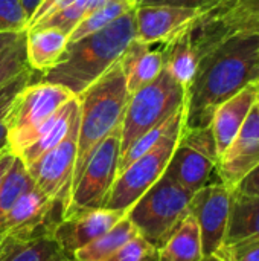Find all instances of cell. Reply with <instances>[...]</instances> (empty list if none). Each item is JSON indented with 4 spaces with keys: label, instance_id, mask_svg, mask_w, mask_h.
I'll use <instances>...</instances> for the list:
<instances>
[{
    "label": "cell",
    "instance_id": "cell-1",
    "mask_svg": "<svg viewBox=\"0 0 259 261\" xmlns=\"http://www.w3.org/2000/svg\"><path fill=\"white\" fill-rule=\"evenodd\" d=\"M259 76V26L220 35L200 55L186 89L185 128L208 127L220 104L253 84Z\"/></svg>",
    "mask_w": 259,
    "mask_h": 261
},
{
    "label": "cell",
    "instance_id": "cell-2",
    "mask_svg": "<svg viewBox=\"0 0 259 261\" xmlns=\"http://www.w3.org/2000/svg\"><path fill=\"white\" fill-rule=\"evenodd\" d=\"M134 11L98 32L70 41L60 61L38 81L63 86L73 96H79L121 60L136 38Z\"/></svg>",
    "mask_w": 259,
    "mask_h": 261
},
{
    "label": "cell",
    "instance_id": "cell-3",
    "mask_svg": "<svg viewBox=\"0 0 259 261\" xmlns=\"http://www.w3.org/2000/svg\"><path fill=\"white\" fill-rule=\"evenodd\" d=\"M130 96L127 78L119 61L76 96L79 101V125L72 190L93 150L113 128L122 124Z\"/></svg>",
    "mask_w": 259,
    "mask_h": 261
},
{
    "label": "cell",
    "instance_id": "cell-4",
    "mask_svg": "<svg viewBox=\"0 0 259 261\" xmlns=\"http://www.w3.org/2000/svg\"><path fill=\"white\" fill-rule=\"evenodd\" d=\"M185 121V106L177 110L171 127L163 138L145 154L122 170L111 187L104 208L127 216L130 208L163 176L179 142Z\"/></svg>",
    "mask_w": 259,
    "mask_h": 261
},
{
    "label": "cell",
    "instance_id": "cell-5",
    "mask_svg": "<svg viewBox=\"0 0 259 261\" xmlns=\"http://www.w3.org/2000/svg\"><path fill=\"white\" fill-rule=\"evenodd\" d=\"M194 193L163 176L130 208L127 217L139 236L157 249L166 242L176 226L189 213Z\"/></svg>",
    "mask_w": 259,
    "mask_h": 261
},
{
    "label": "cell",
    "instance_id": "cell-6",
    "mask_svg": "<svg viewBox=\"0 0 259 261\" xmlns=\"http://www.w3.org/2000/svg\"><path fill=\"white\" fill-rule=\"evenodd\" d=\"M185 98L186 89L180 86L165 67L154 81L131 93L122 119L121 154L148 130L169 119L183 107Z\"/></svg>",
    "mask_w": 259,
    "mask_h": 261
},
{
    "label": "cell",
    "instance_id": "cell-7",
    "mask_svg": "<svg viewBox=\"0 0 259 261\" xmlns=\"http://www.w3.org/2000/svg\"><path fill=\"white\" fill-rule=\"evenodd\" d=\"M72 98L75 96L63 86L29 81L14 96L8 112L9 151L17 156L29 144L34 132Z\"/></svg>",
    "mask_w": 259,
    "mask_h": 261
},
{
    "label": "cell",
    "instance_id": "cell-8",
    "mask_svg": "<svg viewBox=\"0 0 259 261\" xmlns=\"http://www.w3.org/2000/svg\"><path fill=\"white\" fill-rule=\"evenodd\" d=\"M121 130L122 124L113 128L90 154L78 182L72 190L70 206L64 216L76 210L104 208L118 176Z\"/></svg>",
    "mask_w": 259,
    "mask_h": 261
},
{
    "label": "cell",
    "instance_id": "cell-9",
    "mask_svg": "<svg viewBox=\"0 0 259 261\" xmlns=\"http://www.w3.org/2000/svg\"><path fill=\"white\" fill-rule=\"evenodd\" d=\"M217 162L218 153L211 125L183 127L165 174L183 188L197 193L209 182Z\"/></svg>",
    "mask_w": 259,
    "mask_h": 261
},
{
    "label": "cell",
    "instance_id": "cell-10",
    "mask_svg": "<svg viewBox=\"0 0 259 261\" xmlns=\"http://www.w3.org/2000/svg\"><path fill=\"white\" fill-rule=\"evenodd\" d=\"M78 125L79 115L61 142L26 167L34 184L61 208L63 217L72 200L73 170L78 151Z\"/></svg>",
    "mask_w": 259,
    "mask_h": 261
},
{
    "label": "cell",
    "instance_id": "cell-11",
    "mask_svg": "<svg viewBox=\"0 0 259 261\" xmlns=\"http://www.w3.org/2000/svg\"><path fill=\"white\" fill-rule=\"evenodd\" d=\"M252 26H259V0H224L203 11L189 26V34L200 58L202 52L220 35Z\"/></svg>",
    "mask_w": 259,
    "mask_h": 261
},
{
    "label": "cell",
    "instance_id": "cell-12",
    "mask_svg": "<svg viewBox=\"0 0 259 261\" xmlns=\"http://www.w3.org/2000/svg\"><path fill=\"white\" fill-rule=\"evenodd\" d=\"M231 205L232 191L221 182L206 184L194 193L189 203V213L198 223L205 255H211L223 246Z\"/></svg>",
    "mask_w": 259,
    "mask_h": 261
},
{
    "label": "cell",
    "instance_id": "cell-13",
    "mask_svg": "<svg viewBox=\"0 0 259 261\" xmlns=\"http://www.w3.org/2000/svg\"><path fill=\"white\" fill-rule=\"evenodd\" d=\"M259 165V109L250 110L241 130L218 158L215 171L220 182L231 191H235L240 182Z\"/></svg>",
    "mask_w": 259,
    "mask_h": 261
},
{
    "label": "cell",
    "instance_id": "cell-14",
    "mask_svg": "<svg viewBox=\"0 0 259 261\" xmlns=\"http://www.w3.org/2000/svg\"><path fill=\"white\" fill-rule=\"evenodd\" d=\"M125 214L108 208L76 210L64 216L52 229V237L60 245L61 251L72 258V255L111 229Z\"/></svg>",
    "mask_w": 259,
    "mask_h": 261
},
{
    "label": "cell",
    "instance_id": "cell-15",
    "mask_svg": "<svg viewBox=\"0 0 259 261\" xmlns=\"http://www.w3.org/2000/svg\"><path fill=\"white\" fill-rule=\"evenodd\" d=\"M202 9L168 6V5H145L136 6V40L145 44L168 43L188 29Z\"/></svg>",
    "mask_w": 259,
    "mask_h": 261
},
{
    "label": "cell",
    "instance_id": "cell-16",
    "mask_svg": "<svg viewBox=\"0 0 259 261\" xmlns=\"http://www.w3.org/2000/svg\"><path fill=\"white\" fill-rule=\"evenodd\" d=\"M258 90L253 83L217 107L211 122V128L215 138L218 158L232 144L244 121L247 119L250 110L258 104Z\"/></svg>",
    "mask_w": 259,
    "mask_h": 261
},
{
    "label": "cell",
    "instance_id": "cell-17",
    "mask_svg": "<svg viewBox=\"0 0 259 261\" xmlns=\"http://www.w3.org/2000/svg\"><path fill=\"white\" fill-rule=\"evenodd\" d=\"M79 115V101L78 98L69 99L60 110H56L49 119H46L32 135L29 144L17 154L23 164L27 167L34 164L38 158L53 148L61 142L69 133L73 121Z\"/></svg>",
    "mask_w": 259,
    "mask_h": 261
},
{
    "label": "cell",
    "instance_id": "cell-18",
    "mask_svg": "<svg viewBox=\"0 0 259 261\" xmlns=\"http://www.w3.org/2000/svg\"><path fill=\"white\" fill-rule=\"evenodd\" d=\"M127 78V89L130 93L142 89L154 81L165 67L163 50H151L150 44L133 40L119 60Z\"/></svg>",
    "mask_w": 259,
    "mask_h": 261
},
{
    "label": "cell",
    "instance_id": "cell-19",
    "mask_svg": "<svg viewBox=\"0 0 259 261\" xmlns=\"http://www.w3.org/2000/svg\"><path fill=\"white\" fill-rule=\"evenodd\" d=\"M259 242V196L232 191V205L223 246Z\"/></svg>",
    "mask_w": 259,
    "mask_h": 261
},
{
    "label": "cell",
    "instance_id": "cell-20",
    "mask_svg": "<svg viewBox=\"0 0 259 261\" xmlns=\"http://www.w3.org/2000/svg\"><path fill=\"white\" fill-rule=\"evenodd\" d=\"M69 44V34L56 28L26 31V61L31 70L52 69Z\"/></svg>",
    "mask_w": 259,
    "mask_h": 261
},
{
    "label": "cell",
    "instance_id": "cell-21",
    "mask_svg": "<svg viewBox=\"0 0 259 261\" xmlns=\"http://www.w3.org/2000/svg\"><path fill=\"white\" fill-rule=\"evenodd\" d=\"M67 258L52 236L29 239L3 234L0 243V261H63Z\"/></svg>",
    "mask_w": 259,
    "mask_h": 261
},
{
    "label": "cell",
    "instance_id": "cell-22",
    "mask_svg": "<svg viewBox=\"0 0 259 261\" xmlns=\"http://www.w3.org/2000/svg\"><path fill=\"white\" fill-rule=\"evenodd\" d=\"M202 234L195 217L188 213L159 248V261H202Z\"/></svg>",
    "mask_w": 259,
    "mask_h": 261
},
{
    "label": "cell",
    "instance_id": "cell-23",
    "mask_svg": "<svg viewBox=\"0 0 259 261\" xmlns=\"http://www.w3.org/2000/svg\"><path fill=\"white\" fill-rule=\"evenodd\" d=\"M163 60L165 70L185 89L192 83L197 67H198V54L191 40L189 28L179 34L176 38L165 44Z\"/></svg>",
    "mask_w": 259,
    "mask_h": 261
},
{
    "label": "cell",
    "instance_id": "cell-24",
    "mask_svg": "<svg viewBox=\"0 0 259 261\" xmlns=\"http://www.w3.org/2000/svg\"><path fill=\"white\" fill-rule=\"evenodd\" d=\"M136 226L130 222V219L125 216L121 219L111 229L81 248L72 255L73 261H102L113 255L119 248H122L125 243H128L131 239L137 236Z\"/></svg>",
    "mask_w": 259,
    "mask_h": 261
},
{
    "label": "cell",
    "instance_id": "cell-25",
    "mask_svg": "<svg viewBox=\"0 0 259 261\" xmlns=\"http://www.w3.org/2000/svg\"><path fill=\"white\" fill-rule=\"evenodd\" d=\"M136 6H137L136 0H111V2H108L107 5L95 9L89 15H85L75 26V29L69 34V43L110 26L111 23H114L118 18H121L127 12L134 11Z\"/></svg>",
    "mask_w": 259,
    "mask_h": 261
},
{
    "label": "cell",
    "instance_id": "cell-26",
    "mask_svg": "<svg viewBox=\"0 0 259 261\" xmlns=\"http://www.w3.org/2000/svg\"><path fill=\"white\" fill-rule=\"evenodd\" d=\"M111 0H75L73 3H70L69 6H66L64 9L41 18L40 21H37L31 29H43V28H56L64 31L66 34H70L75 26L90 12H93L95 9L107 5Z\"/></svg>",
    "mask_w": 259,
    "mask_h": 261
},
{
    "label": "cell",
    "instance_id": "cell-27",
    "mask_svg": "<svg viewBox=\"0 0 259 261\" xmlns=\"http://www.w3.org/2000/svg\"><path fill=\"white\" fill-rule=\"evenodd\" d=\"M34 185V180L23 164V161L15 156L12 165L9 167L8 173L5 174V179L0 185V220L6 216V213L12 208V205L17 202V199L31 187Z\"/></svg>",
    "mask_w": 259,
    "mask_h": 261
},
{
    "label": "cell",
    "instance_id": "cell-28",
    "mask_svg": "<svg viewBox=\"0 0 259 261\" xmlns=\"http://www.w3.org/2000/svg\"><path fill=\"white\" fill-rule=\"evenodd\" d=\"M26 61V34L8 50L0 55V87L27 69Z\"/></svg>",
    "mask_w": 259,
    "mask_h": 261
},
{
    "label": "cell",
    "instance_id": "cell-29",
    "mask_svg": "<svg viewBox=\"0 0 259 261\" xmlns=\"http://www.w3.org/2000/svg\"><path fill=\"white\" fill-rule=\"evenodd\" d=\"M102 261H159V249L137 234L113 255Z\"/></svg>",
    "mask_w": 259,
    "mask_h": 261
},
{
    "label": "cell",
    "instance_id": "cell-30",
    "mask_svg": "<svg viewBox=\"0 0 259 261\" xmlns=\"http://www.w3.org/2000/svg\"><path fill=\"white\" fill-rule=\"evenodd\" d=\"M27 28V15L21 0H0V34L24 32Z\"/></svg>",
    "mask_w": 259,
    "mask_h": 261
},
{
    "label": "cell",
    "instance_id": "cell-31",
    "mask_svg": "<svg viewBox=\"0 0 259 261\" xmlns=\"http://www.w3.org/2000/svg\"><path fill=\"white\" fill-rule=\"evenodd\" d=\"M32 70L27 69L23 76L20 78V81L8 92L5 93L2 98H0V151L5 150L8 147V127H6V118H8V112H9V107H11V102L14 99V96L31 81V73Z\"/></svg>",
    "mask_w": 259,
    "mask_h": 261
},
{
    "label": "cell",
    "instance_id": "cell-32",
    "mask_svg": "<svg viewBox=\"0 0 259 261\" xmlns=\"http://www.w3.org/2000/svg\"><path fill=\"white\" fill-rule=\"evenodd\" d=\"M137 6L145 5H168V6H182V8H195L202 11H208L215 8L224 0H136Z\"/></svg>",
    "mask_w": 259,
    "mask_h": 261
},
{
    "label": "cell",
    "instance_id": "cell-33",
    "mask_svg": "<svg viewBox=\"0 0 259 261\" xmlns=\"http://www.w3.org/2000/svg\"><path fill=\"white\" fill-rule=\"evenodd\" d=\"M73 2H75V0H43V2L38 5V8L35 9L34 15L31 17L26 31H27L29 28H32V26H34L37 21H40L41 18L49 17V15H52V14H55V12L64 9L66 6H69V5L73 3Z\"/></svg>",
    "mask_w": 259,
    "mask_h": 261
},
{
    "label": "cell",
    "instance_id": "cell-34",
    "mask_svg": "<svg viewBox=\"0 0 259 261\" xmlns=\"http://www.w3.org/2000/svg\"><path fill=\"white\" fill-rule=\"evenodd\" d=\"M226 248L231 249L234 261H259V242H249Z\"/></svg>",
    "mask_w": 259,
    "mask_h": 261
},
{
    "label": "cell",
    "instance_id": "cell-35",
    "mask_svg": "<svg viewBox=\"0 0 259 261\" xmlns=\"http://www.w3.org/2000/svg\"><path fill=\"white\" fill-rule=\"evenodd\" d=\"M237 191L250 194V196H259V165L240 182V185L237 187Z\"/></svg>",
    "mask_w": 259,
    "mask_h": 261
},
{
    "label": "cell",
    "instance_id": "cell-36",
    "mask_svg": "<svg viewBox=\"0 0 259 261\" xmlns=\"http://www.w3.org/2000/svg\"><path fill=\"white\" fill-rule=\"evenodd\" d=\"M24 34L26 31L24 32H2L0 34V55L5 50H8L11 46H14Z\"/></svg>",
    "mask_w": 259,
    "mask_h": 261
},
{
    "label": "cell",
    "instance_id": "cell-37",
    "mask_svg": "<svg viewBox=\"0 0 259 261\" xmlns=\"http://www.w3.org/2000/svg\"><path fill=\"white\" fill-rule=\"evenodd\" d=\"M14 159H15V154L11 153L8 147L0 151V185H2V182L5 179V174L8 173L9 167L12 165Z\"/></svg>",
    "mask_w": 259,
    "mask_h": 261
},
{
    "label": "cell",
    "instance_id": "cell-38",
    "mask_svg": "<svg viewBox=\"0 0 259 261\" xmlns=\"http://www.w3.org/2000/svg\"><path fill=\"white\" fill-rule=\"evenodd\" d=\"M202 261H234V257H232V252L229 248L221 246L217 252H214L211 255H205Z\"/></svg>",
    "mask_w": 259,
    "mask_h": 261
},
{
    "label": "cell",
    "instance_id": "cell-39",
    "mask_svg": "<svg viewBox=\"0 0 259 261\" xmlns=\"http://www.w3.org/2000/svg\"><path fill=\"white\" fill-rule=\"evenodd\" d=\"M41 2H43V0H21V5H23L24 12H26V15H27V23H29L31 17L34 15L35 9L38 8V5H40Z\"/></svg>",
    "mask_w": 259,
    "mask_h": 261
},
{
    "label": "cell",
    "instance_id": "cell-40",
    "mask_svg": "<svg viewBox=\"0 0 259 261\" xmlns=\"http://www.w3.org/2000/svg\"><path fill=\"white\" fill-rule=\"evenodd\" d=\"M27 69H29V67H27ZM27 69H24V70H23L21 73H18V75H17L15 78H12V80H11L9 83H6L5 86H2V87H0V98H2V96H3L5 93H8V92H9V90H11V89H12V87H14V86H15V84L18 83V81H20V78L23 76V73H24V72H26Z\"/></svg>",
    "mask_w": 259,
    "mask_h": 261
},
{
    "label": "cell",
    "instance_id": "cell-41",
    "mask_svg": "<svg viewBox=\"0 0 259 261\" xmlns=\"http://www.w3.org/2000/svg\"><path fill=\"white\" fill-rule=\"evenodd\" d=\"M255 86H256V90H258V95H259V76H258V80L255 81Z\"/></svg>",
    "mask_w": 259,
    "mask_h": 261
},
{
    "label": "cell",
    "instance_id": "cell-42",
    "mask_svg": "<svg viewBox=\"0 0 259 261\" xmlns=\"http://www.w3.org/2000/svg\"><path fill=\"white\" fill-rule=\"evenodd\" d=\"M63 261H73L72 258H67V260H63Z\"/></svg>",
    "mask_w": 259,
    "mask_h": 261
},
{
    "label": "cell",
    "instance_id": "cell-43",
    "mask_svg": "<svg viewBox=\"0 0 259 261\" xmlns=\"http://www.w3.org/2000/svg\"><path fill=\"white\" fill-rule=\"evenodd\" d=\"M2 239H3V236H0V243H2Z\"/></svg>",
    "mask_w": 259,
    "mask_h": 261
},
{
    "label": "cell",
    "instance_id": "cell-44",
    "mask_svg": "<svg viewBox=\"0 0 259 261\" xmlns=\"http://www.w3.org/2000/svg\"><path fill=\"white\" fill-rule=\"evenodd\" d=\"M258 109H259V99H258Z\"/></svg>",
    "mask_w": 259,
    "mask_h": 261
}]
</instances>
